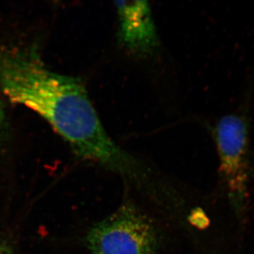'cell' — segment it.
I'll return each instance as SVG.
<instances>
[{
	"instance_id": "cell-1",
	"label": "cell",
	"mask_w": 254,
	"mask_h": 254,
	"mask_svg": "<svg viewBox=\"0 0 254 254\" xmlns=\"http://www.w3.org/2000/svg\"><path fill=\"white\" fill-rule=\"evenodd\" d=\"M0 87L45 119L73 153L140 183L146 168L108 136L81 80L47 67L34 46H0Z\"/></svg>"
},
{
	"instance_id": "cell-2",
	"label": "cell",
	"mask_w": 254,
	"mask_h": 254,
	"mask_svg": "<svg viewBox=\"0 0 254 254\" xmlns=\"http://www.w3.org/2000/svg\"><path fill=\"white\" fill-rule=\"evenodd\" d=\"M252 91L248 86L240 108L222 117L213 129L227 203L243 233L248 221L253 172L250 139Z\"/></svg>"
},
{
	"instance_id": "cell-3",
	"label": "cell",
	"mask_w": 254,
	"mask_h": 254,
	"mask_svg": "<svg viewBox=\"0 0 254 254\" xmlns=\"http://www.w3.org/2000/svg\"><path fill=\"white\" fill-rule=\"evenodd\" d=\"M92 254H157L160 234L153 222L131 203H125L87 233Z\"/></svg>"
},
{
	"instance_id": "cell-4",
	"label": "cell",
	"mask_w": 254,
	"mask_h": 254,
	"mask_svg": "<svg viewBox=\"0 0 254 254\" xmlns=\"http://www.w3.org/2000/svg\"><path fill=\"white\" fill-rule=\"evenodd\" d=\"M120 43L133 54L145 55L158 45L151 10L146 1H115Z\"/></svg>"
},
{
	"instance_id": "cell-5",
	"label": "cell",
	"mask_w": 254,
	"mask_h": 254,
	"mask_svg": "<svg viewBox=\"0 0 254 254\" xmlns=\"http://www.w3.org/2000/svg\"><path fill=\"white\" fill-rule=\"evenodd\" d=\"M6 129H7V123H6V115H5L2 103L0 101V143L4 141Z\"/></svg>"
},
{
	"instance_id": "cell-6",
	"label": "cell",
	"mask_w": 254,
	"mask_h": 254,
	"mask_svg": "<svg viewBox=\"0 0 254 254\" xmlns=\"http://www.w3.org/2000/svg\"><path fill=\"white\" fill-rule=\"evenodd\" d=\"M0 254H14V253L9 246L0 242Z\"/></svg>"
}]
</instances>
